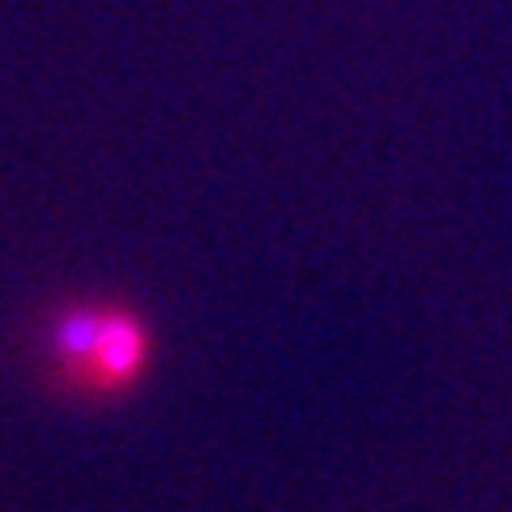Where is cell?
Returning <instances> with one entry per match:
<instances>
[{
    "label": "cell",
    "mask_w": 512,
    "mask_h": 512,
    "mask_svg": "<svg viewBox=\"0 0 512 512\" xmlns=\"http://www.w3.org/2000/svg\"><path fill=\"white\" fill-rule=\"evenodd\" d=\"M141 350H146V342H141V329L133 320H124V316L103 320L99 316V333H94V346H90V359L99 363V372H107V376L137 372Z\"/></svg>",
    "instance_id": "obj_1"
}]
</instances>
